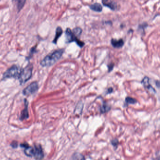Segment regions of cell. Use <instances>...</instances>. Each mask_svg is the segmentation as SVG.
Instances as JSON below:
<instances>
[{"label": "cell", "instance_id": "1", "mask_svg": "<svg viewBox=\"0 0 160 160\" xmlns=\"http://www.w3.org/2000/svg\"><path fill=\"white\" fill-rule=\"evenodd\" d=\"M64 49L56 50L51 54L46 55L41 61L40 64L43 66H49L55 64L59 60L64 53Z\"/></svg>", "mask_w": 160, "mask_h": 160}, {"label": "cell", "instance_id": "2", "mask_svg": "<svg viewBox=\"0 0 160 160\" xmlns=\"http://www.w3.org/2000/svg\"><path fill=\"white\" fill-rule=\"evenodd\" d=\"M21 70L22 69L20 66L16 65H13L3 74L2 80H5L9 78L18 79Z\"/></svg>", "mask_w": 160, "mask_h": 160}, {"label": "cell", "instance_id": "3", "mask_svg": "<svg viewBox=\"0 0 160 160\" xmlns=\"http://www.w3.org/2000/svg\"><path fill=\"white\" fill-rule=\"evenodd\" d=\"M33 66L29 64L25 68L22 69L18 80L21 85H23L31 78L33 75Z\"/></svg>", "mask_w": 160, "mask_h": 160}, {"label": "cell", "instance_id": "4", "mask_svg": "<svg viewBox=\"0 0 160 160\" xmlns=\"http://www.w3.org/2000/svg\"><path fill=\"white\" fill-rule=\"evenodd\" d=\"M66 41L67 43H71L72 42H75L77 43L78 45H79L81 47H83L84 45V43L78 39L73 31L71 30L70 28H67L66 31Z\"/></svg>", "mask_w": 160, "mask_h": 160}, {"label": "cell", "instance_id": "5", "mask_svg": "<svg viewBox=\"0 0 160 160\" xmlns=\"http://www.w3.org/2000/svg\"><path fill=\"white\" fill-rule=\"evenodd\" d=\"M39 84L38 82L33 81L28 85L23 91L24 96H30L36 92L39 89Z\"/></svg>", "mask_w": 160, "mask_h": 160}, {"label": "cell", "instance_id": "6", "mask_svg": "<svg viewBox=\"0 0 160 160\" xmlns=\"http://www.w3.org/2000/svg\"><path fill=\"white\" fill-rule=\"evenodd\" d=\"M33 156L37 160H41L44 158V152L40 145H35L34 146Z\"/></svg>", "mask_w": 160, "mask_h": 160}, {"label": "cell", "instance_id": "7", "mask_svg": "<svg viewBox=\"0 0 160 160\" xmlns=\"http://www.w3.org/2000/svg\"><path fill=\"white\" fill-rule=\"evenodd\" d=\"M24 110L22 111L20 117V119L21 121L26 119L29 117V112H28L29 103L26 98L24 99Z\"/></svg>", "mask_w": 160, "mask_h": 160}, {"label": "cell", "instance_id": "8", "mask_svg": "<svg viewBox=\"0 0 160 160\" xmlns=\"http://www.w3.org/2000/svg\"><path fill=\"white\" fill-rule=\"evenodd\" d=\"M21 146L24 148V152L27 156H29V157H32V156H33L34 148L30 146L27 143L21 144Z\"/></svg>", "mask_w": 160, "mask_h": 160}, {"label": "cell", "instance_id": "9", "mask_svg": "<svg viewBox=\"0 0 160 160\" xmlns=\"http://www.w3.org/2000/svg\"><path fill=\"white\" fill-rule=\"evenodd\" d=\"M102 3L104 6L107 7L111 10H115L117 9V5L112 0H102Z\"/></svg>", "mask_w": 160, "mask_h": 160}, {"label": "cell", "instance_id": "10", "mask_svg": "<svg viewBox=\"0 0 160 160\" xmlns=\"http://www.w3.org/2000/svg\"><path fill=\"white\" fill-rule=\"evenodd\" d=\"M111 43L113 46L115 48L122 47L124 45V41L122 39H120L119 40L112 39Z\"/></svg>", "mask_w": 160, "mask_h": 160}, {"label": "cell", "instance_id": "11", "mask_svg": "<svg viewBox=\"0 0 160 160\" xmlns=\"http://www.w3.org/2000/svg\"><path fill=\"white\" fill-rule=\"evenodd\" d=\"M62 29L60 27H58L56 30V34H55V38L53 40V42L54 44H56L58 39L60 38L61 35L62 34Z\"/></svg>", "mask_w": 160, "mask_h": 160}, {"label": "cell", "instance_id": "12", "mask_svg": "<svg viewBox=\"0 0 160 160\" xmlns=\"http://www.w3.org/2000/svg\"><path fill=\"white\" fill-rule=\"evenodd\" d=\"M89 8L93 11L98 12H100L103 10V7L101 5L98 3H96L94 4H92L89 6Z\"/></svg>", "mask_w": 160, "mask_h": 160}, {"label": "cell", "instance_id": "13", "mask_svg": "<svg viewBox=\"0 0 160 160\" xmlns=\"http://www.w3.org/2000/svg\"><path fill=\"white\" fill-rule=\"evenodd\" d=\"M16 3V7L18 9V12L21 11L23 9L24 5L25 4L26 0H13Z\"/></svg>", "mask_w": 160, "mask_h": 160}, {"label": "cell", "instance_id": "14", "mask_svg": "<svg viewBox=\"0 0 160 160\" xmlns=\"http://www.w3.org/2000/svg\"><path fill=\"white\" fill-rule=\"evenodd\" d=\"M149 79L148 78V77H145L141 81V83H142L143 85H144L145 88H146V89H152L153 90H155L150 85V83H149Z\"/></svg>", "mask_w": 160, "mask_h": 160}, {"label": "cell", "instance_id": "15", "mask_svg": "<svg viewBox=\"0 0 160 160\" xmlns=\"http://www.w3.org/2000/svg\"><path fill=\"white\" fill-rule=\"evenodd\" d=\"M110 109V106H109L107 104L104 103L101 108V111L102 113H106L108 111H109Z\"/></svg>", "mask_w": 160, "mask_h": 160}, {"label": "cell", "instance_id": "16", "mask_svg": "<svg viewBox=\"0 0 160 160\" xmlns=\"http://www.w3.org/2000/svg\"><path fill=\"white\" fill-rule=\"evenodd\" d=\"M125 102L127 104H135L137 102V101L134 98H131V97H127L125 98Z\"/></svg>", "mask_w": 160, "mask_h": 160}, {"label": "cell", "instance_id": "17", "mask_svg": "<svg viewBox=\"0 0 160 160\" xmlns=\"http://www.w3.org/2000/svg\"><path fill=\"white\" fill-rule=\"evenodd\" d=\"M73 33L75 34L77 37L80 36L82 33V30L79 27L75 28L73 31Z\"/></svg>", "mask_w": 160, "mask_h": 160}, {"label": "cell", "instance_id": "18", "mask_svg": "<svg viewBox=\"0 0 160 160\" xmlns=\"http://www.w3.org/2000/svg\"><path fill=\"white\" fill-rule=\"evenodd\" d=\"M36 46H34V47H33L31 48V49L30 50V53L29 54V55L27 57H26V60H29L33 56V54L36 52Z\"/></svg>", "mask_w": 160, "mask_h": 160}, {"label": "cell", "instance_id": "19", "mask_svg": "<svg viewBox=\"0 0 160 160\" xmlns=\"http://www.w3.org/2000/svg\"><path fill=\"white\" fill-rule=\"evenodd\" d=\"M75 155V160H85L84 156H83L81 154L77 153Z\"/></svg>", "mask_w": 160, "mask_h": 160}, {"label": "cell", "instance_id": "20", "mask_svg": "<svg viewBox=\"0 0 160 160\" xmlns=\"http://www.w3.org/2000/svg\"><path fill=\"white\" fill-rule=\"evenodd\" d=\"M12 146L13 148H17V146H18V142H16V141H13L12 143Z\"/></svg>", "mask_w": 160, "mask_h": 160}, {"label": "cell", "instance_id": "21", "mask_svg": "<svg viewBox=\"0 0 160 160\" xmlns=\"http://www.w3.org/2000/svg\"><path fill=\"white\" fill-rule=\"evenodd\" d=\"M118 143H119V142H118V140H113L112 141V144L114 146H116L117 145H118Z\"/></svg>", "mask_w": 160, "mask_h": 160}]
</instances>
